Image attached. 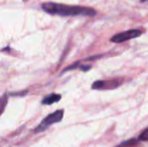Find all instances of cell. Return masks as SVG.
<instances>
[{
  "label": "cell",
  "mask_w": 148,
  "mask_h": 147,
  "mask_svg": "<svg viewBox=\"0 0 148 147\" xmlns=\"http://www.w3.org/2000/svg\"><path fill=\"white\" fill-rule=\"evenodd\" d=\"M42 9L52 15L60 16H93L96 15V10L83 6L77 5H67L56 3H44L42 4Z\"/></svg>",
  "instance_id": "obj_1"
},
{
  "label": "cell",
  "mask_w": 148,
  "mask_h": 147,
  "mask_svg": "<svg viewBox=\"0 0 148 147\" xmlns=\"http://www.w3.org/2000/svg\"><path fill=\"white\" fill-rule=\"evenodd\" d=\"M63 114H64V111L62 110V109L57 110V111L49 114L37 126V127L34 130V133H42V132L45 131L46 129H48L49 126H51L53 124H56V123H58V122L62 121V120L63 118Z\"/></svg>",
  "instance_id": "obj_2"
},
{
  "label": "cell",
  "mask_w": 148,
  "mask_h": 147,
  "mask_svg": "<svg viewBox=\"0 0 148 147\" xmlns=\"http://www.w3.org/2000/svg\"><path fill=\"white\" fill-rule=\"evenodd\" d=\"M141 34H142V32L139 29H130V30H127V31L121 32V33L114 35V36H112L110 41L112 42L120 43V42H126L127 40H131V39L139 37L141 36Z\"/></svg>",
  "instance_id": "obj_3"
},
{
  "label": "cell",
  "mask_w": 148,
  "mask_h": 147,
  "mask_svg": "<svg viewBox=\"0 0 148 147\" xmlns=\"http://www.w3.org/2000/svg\"><path fill=\"white\" fill-rule=\"evenodd\" d=\"M122 83V80L120 78L117 79H111L108 81H95L92 85L93 89H114L117 88L119 86H121Z\"/></svg>",
  "instance_id": "obj_4"
},
{
  "label": "cell",
  "mask_w": 148,
  "mask_h": 147,
  "mask_svg": "<svg viewBox=\"0 0 148 147\" xmlns=\"http://www.w3.org/2000/svg\"><path fill=\"white\" fill-rule=\"evenodd\" d=\"M62 99V96L58 94H51L49 95H47L42 101L43 105H51L53 103L58 102Z\"/></svg>",
  "instance_id": "obj_5"
},
{
  "label": "cell",
  "mask_w": 148,
  "mask_h": 147,
  "mask_svg": "<svg viewBox=\"0 0 148 147\" xmlns=\"http://www.w3.org/2000/svg\"><path fill=\"white\" fill-rule=\"evenodd\" d=\"M7 102H8V98H7L6 95L0 96V116L3 113V111H4L5 107H6Z\"/></svg>",
  "instance_id": "obj_6"
},
{
  "label": "cell",
  "mask_w": 148,
  "mask_h": 147,
  "mask_svg": "<svg viewBox=\"0 0 148 147\" xmlns=\"http://www.w3.org/2000/svg\"><path fill=\"white\" fill-rule=\"evenodd\" d=\"M117 147H139L138 142L134 139L129 140V141H126L124 143H122L121 145H120Z\"/></svg>",
  "instance_id": "obj_7"
},
{
  "label": "cell",
  "mask_w": 148,
  "mask_h": 147,
  "mask_svg": "<svg viewBox=\"0 0 148 147\" xmlns=\"http://www.w3.org/2000/svg\"><path fill=\"white\" fill-rule=\"evenodd\" d=\"M138 140H140V141H148V127L139 136Z\"/></svg>",
  "instance_id": "obj_8"
},
{
  "label": "cell",
  "mask_w": 148,
  "mask_h": 147,
  "mask_svg": "<svg viewBox=\"0 0 148 147\" xmlns=\"http://www.w3.org/2000/svg\"><path fill=\"white\" fill-rule=\"evenodd\" d=\"M141 2H145V1H147V0H140Z\"/></svg>",
  "instance_id": "obj_9"
}]
</instances>
